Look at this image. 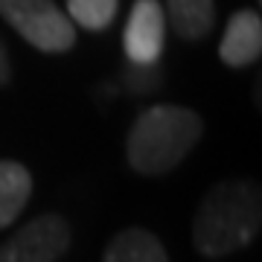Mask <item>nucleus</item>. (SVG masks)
I'll use <instances>...</instances> for the list:
<instances>
[{
	"label": "nucleus",
	"mask_w": 262,
	"mask_h": 262,
	"mask_svg": "<svg viewBox=\"0 0 262 262\" xmlns=\"http://www.w3.org/2000/svg\"><path fill=\"white\" fill-rule=\"evenodd\" d=\"M204 122L184 105H155L134 120L125 140V158L137 175L160 178L178 169L198 146Z\"/></svg>",
	"instance_id": "f03ea898"
},
{
	"label": "nucleus",
	"mask_w": 262,
	"mask_h": 262,
	"mask_svg": "<svg viewBox=\"0 0 262 262\" xmlns=\"http://www.w3.org/2000/svg\"><path fill=\"white\" fill-rule=\"evenodd\" d=\"M32 195V175L18 160H0V230L9 227Z\"/></svg>",
	"instance_id": "6e6552de"
},
{
	"label": "nucleus",
	"mask_w": 262,
	"mask_h": 262,
	"mask_svg": "<svg viewBox=\"0 0 262 262\" xmlns=\"http://www.w3.org/2000/svg\"><path fill=\"white\" fill-rule=\"evenodd\" d=\"M262 227L259 187L251 181H222L204 198L192 222V242L201 256L222 259L242 251Z\"/></svg>",
	"instance_id": "f257e3e1"
},
{
	"label": "nucleus",
	"mask_w": 262,
	"mask_h": 262,
	"mask_svg": "<svg viewBox=\"0 0 262 262\" xmlns=\"http://www.w3.org/2000/svg\"><path fill=\"white\" fill-rule=\"evenodd\" d=\"M0 15L41 53H64L76 44V27L53 0H0Z\"/></svg>",
	"instance_id": "7ed1b4c3"
},
{
	"label": "nucleus",
	"mask_w": 262,
	"mask_h": 262,
	"mask_svg": "<svg viewBox=\"0 0 262 262\" xmlns=\"http://www.w3.org/2000/svg\"><path fill=\"white\" fill-rule=\"evenodd\" d=\"M70 248V225L61 215L47 213L18 227L0 245V262H58Z\"/></svg>",
	"instance_id": "20e7f679"
},
{
	"label": "nucleus",
	"mask_w": 262,
	"mask_h": 262,
	"mask_svg": "<svg viewBox=\"0 0 262 262\" xmlns=\"http://www.w3.org/2000/svg\"><path fill=\"white\" fill-rule=\"evenodd\" d=\"M163 15H166L169 27L184 41H198V38L210 35L215 24L213 0H166Z\"/></svg>",
	"instance_id": "1a4fd4ad"
},
{
	"label": "nucleus",
	"mask_w": 262,
	"mask_h": 262,
	"mask_svg": "<svg viewBox=\"0 0 262 262\" xmlns=\"http://www.w3.org/2000/svg\"><path fill=\"white\" fill-rule=\"evenodd\" d=\"M166 41V15L158 0H134L131 15L125 20L122 47L134 67H151L163 56Z\"/></svg>",
	"instance_id": "39448f33"
},
{
	"label": "nucleus",
	"mask_w": 262,
	"mask_h": 262,
	"mask_svg": "<svg viewBox=\"0 0 262 262\" xmlns=\"http://www.w3.org/2000/svg\"><path fill=\"white\" fill-rule=\"evenodd\" d=\"M117 3L120 0H67V18L91 32H102L117 15Z\"/></svg>",
	"instance_id": "9d476101"
},
{
	"label": "nucleus",
	"mask_w": 262,
	"mask_h": 262,
	"mask_svg": "<svg viewBox=\"0 0 262 262\" xmlns=\"http://www.w3.org/2000/svg\"><path fill=\"white\" fill-rule=\"evenodd\" d=\"M262 53V20L256 9H239L227 20L219 56L227 67H248Z\"/></svg>",
	"instance_id": "423d86ee"
},
{
	"label": "nucleus",
	"mask_w": 262,
	"mask_h": 262,
	"mask_svg": "<svg viewBox=\"0 0 262 262\" xmlns=\"http://www.w3.org/2000/svg\"><path fill=\"white\" fill-rule=\"evenodd\" d=\"M9 76H12V70H9V53H6L3 41H0V84L9 82Z\"/></svg>",
	"instance_id": "9b49d317"
},
{
	"label": "nucleus",
	"mask_w": 262,
	"mask_h": 262,
	"mask_svg": "<svg viewBox=\"0 0 262 262\" xmlns=\"http://www.w3.org/2000/svg\"><path fill=\"white\" fill-rule=\"evenodd\" d=\"M102 262H169V256L155 233L143 227H125L108 242Z\"/></svg>",
	"instance_id": "0eeeda50"
}]
</instances>
